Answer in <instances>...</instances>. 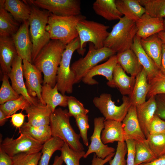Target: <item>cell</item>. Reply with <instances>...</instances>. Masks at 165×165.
<instances>
[{"label": "cell", "mask_w": 165, "mask_h": 165, "mask_svg": "<svg viewBox=\"0 0 165 165\" xmlns=\"http://www.w3.org/2000/svg\"><path fill=\"white\" fill-rule=\"evenodd\" d=\"M117 64L116 55L115 54L110 57L105 62L97 65L89 71L82 81L89 85L97 84L98 82L93 78L96 75H101L105 77L108 82H110L112 80L114 70Z\"/></svg>", "instance_id": "ac0fdd59"}, {"label": "cell", "mask_w": 165, "mask_h": 165, "mask_svg": "<svg viewBox=\"0 0 165 165\" xmlns=\"http://www.w3.org/2000/svg\"><path fill=\"white\" fill-rule=\"evenodd\" d=\"M115 153V152L109 155L104 159L98 157L94 154L91 161V165H104L112 159L114 156Z\"/></svg>", "instance_id": "f907efd6"}, {"label": "cell", "mask_w": 165, "mask_h": 165, "mask_svg": "<svg viewBox=\"0 0 165 165\" xmlns=\"http://www.w3.org/2000/svg\"><path fill=\"white\" fill-rule=\"evenodd\" d=\"M140 39V38L136 35L131 49L136 55L140 63L145 71L148 82L157 75L160 70L153 61L142 48Z\"/></svg>", "instance_id": "44dd1931"}, {"label": "cell", "mask_w": 165, "mask_h": 165, "mask_svg": "<svg viewBox=\"0 0 165 165\" xmlns=\"http://www.w3.org/2000/svg\"><path fill=\"white\" fill-rule=\"evenodd\" d=\"M149 134L165 132V120L155 115L148 127Z\"/></svg>", "instance_id": "bcb514c9"}, {"label": "cell", "mask_w": 165, "mask_h": 165, "mask_svg": "<svg viewBox=\"0 0 165 165\" xmlns=\"http://www.w3.org/2000/svg\"><path fill=\"white\" fill-rule=\"evenodd\" d=\"M116 53L113 50L105 47L96 49L93 43L90 42L88 51L86 56L75 61L71 66L75 76V84L81 81L86 73L98 63Z\"/></svg>", "instance_id": "ba28073f"}, {"label": "cell", "mask_w": 165, "mask_h": 165, "mask_svg": "<svg viewBox=\"0 0 165 165\" xmlns=\"http://www.w3.org/2000/svg\"><path fill=\"white\" fill-rule=\"evenodd\" d=\"M68 111L61 108H56L51 114L50 126L52 137H58L72 149L83 151L84 149L80 142V136L77 134L70 122Z\"/></svg>", "instance_id": "7a4b0ae2"}, {"label": "cell", "mask_w": 165, "mask_h": 165, "mask_svg": "<svg viewBox=\"0 0 165 165\" xmlns=\"http://www.w3.org/2000/svg\"><path fill=\"white\" fill-rule=\"evenodd\" d=\"M64 161L61 156H56L54 158L53 163L52 165H62Z\"/></svg>", "instance_id": "9f6ffc18"}, {"label": "cell", "mask_w": 165, "mask_h": 165, "mask_svg": "<svg viewBox=\"0 0 165 165\" xmlns=\"http://www.w3.org/2000/svg\"><path fill=\"white\" fill-rule=\"evenodd\" d=\"M5 9L19 23L28 20L31 13V6L25 1L20 0H5Z\"/></svg>", "instance_id": "f1b7e54d"}, {"label": "cell", "mask_w": 165, "mask_h": 165, "mask_svg": "<svg viewBox=\"0 0 165 165\" xmlns=\"http://www.w3.org/2000/svg\"><path fill=\"white\" fill-rule=\"evenodd\" d=\"M60 151L61 156L66 165H80V160L86 153L84 151H77L72 149L65 143Z\"/></svg>", "instance_id": "f35d334b"}, {"label": "cell", "mask_w": 165, "mask_h": 165, "mask_svg": "<svg viewBox=\"0 0 165 165\" xmlns=\"http://www.w3.org/2000/svg\"><path fill=\"white\" fill-rule=\"evenodd\" d=\"M163 21V18L153 17L145 13L135 22L136 35L144 39L164 31Z\"/></svg>", "instance_id": "e0dca14e"}, {"label": "cell", "mask_w": 165, "mask_h": 165, "mask_svg": "<svg viewBox=\"0 0 165 165\" xmlns=\"http://www.w3.org/2000/svg\"><path fill=\"white\" fill-rule=\"evenodd\" d=\"M93 9L97 14L108 21L119 20L123 16L116 7L115 0H96Z\"/></svg>", "instance_id": "f546056e"}, {"label": "cell", "mask_w": 165, "mask_h": 165, "mask_svg": "<svg viewBox=\"0 0 165 165\" xmlns=\"http://www.w3.org/2000/svg\"><path fill=\"white\" fill-rule=\"evenodd\" d=\"M119 20L113 26L104 45V47L117 53L131 49L137 31L135 22L125 16Z\"/></svg>", "instance_id": "277c9868"}, {"label": "cell", "mask_w": 165, "mask_h": 165, "mask_svg": "<svg viewBox=\"0 0 165 165\" xmlns=\"http://www.w3.org/2000/svg\"><path fill=\"white\" fill-rule=\"evenodd\" d=\"M30 105L28 101L22 95H20L16 99L9 101L1 105L0 109L9 118L18 110H24Z\"/></svg>", "instance_id": "8d00e7d4"}, {"label": "cell", "mask_w": 165, "mask_h": 165, "mask_svg": "<svg viewBox=\"0 0 165 165\" xmlns=\"http://www.w3.org/2000/svg\"><path fill=\"white\" fill-rule=\"evenodd\" d=\"M157 35L163 43L165 44V31H163L158 33Z\"/></svg>", "instance_id": "6f0895ef"}, {"label": "cell", "mask_w": 165, "mask_h": 165, "mask_svg": "<svg viewBox=\"0 0 165 165\" xmlns=\"http://www.w3.org/2000/svg\"><path fill=\"white\" fill-rule=\"evenodd\" d=\"M109 28L108 26L86 19L79 21L76 27L80 41L79 53L83 55L85 51L84 45L86 42L92 43L97 49L104 47L109 33L108 31Z\"/></svg>", "instance_id": "52a82bcc"}, {"label": "cell", "mask_w": 165, "mask_h": 165, "mask_svg": "<svg viewBox=\"0 0 165 165\" xmlns=\"http://www.w3.org/2000/svg\"><path fill=\"white\" fill-rule=\"evenodd\" d=\"M146 139L157 158L165 155V132L149 134Z\"/></svg>", "instance_id": "74e56055"}, {"label": "cell", "mask_w": 165, "mask_h": 165, "mask_svg": "<svg viewBox=\"0 0 165 165\" xmlns=\"http://www.w3.org/2000/svg\"><path fill=\"white\" fill-rule=\"evenodd\" d=\"M8 117L0 109V126H3L7 120Z\"/></svg>", "instance_id": "11a10c76"}, {"label": "cell", "mask_w": 165, "mask_h": 165, "mask_svg": "<svg viewBox=\"0 0 165 165\" xmlns=\"http://www.w3.org/2000/svg\"><path fill=\"white\" fill-rule=\"evenodd\" d=\"M68 113L70 117L74 118L80 115H87L89 111L85 108L83 105L74 97L68 96Z\"/></svg>", "instance_id": "7bdbcfd3"}, {"label": "cell", "mask_w": 165, "mask_h": 165, "mask_svg": "<svg viewBox=\"0 0 165 165\" xmlns=\"http://www.w3.org/2000/svg\"><path fill=\"white\" fill-rule=\"evenodd\" d=\"M20 134L16 138L6 137L2 140L0 148L11 157L21 153H34L41 150L43 143L26 134Z\"/></svg>", "instance_id": "30bf717a"}, {"label": "cell", "mask_w": 165, "mask_h": 165, "mask_svg": "<svg viewBox=\"0 0 165 165\" xmlns=\"http://www.w3.org/2000/svg\"><path fill=\"white\" fill-rule=\"evenodd\" d=\"M116 55L118 63L124 71L136 78L143 67L133 50L131 49L118 53Z\"/></svg>", "instance_id": "4316f807"}, {"label": "cell", "mask_w": 165, "mask_h": 165, "mask_svg": "<svg viewBox=\"0 0 165 165\" xmlns=\"http://www.w3.org/2000/svg\"><path fill=\"white\" fill-rule=\"evenodd\" d=\"M122 100V103L117 106L112 101L110 94L102 93L99 97H94L93 102L105 119L122 122L131 105L129 97L123 96Z\"/></svg>", "instance_id": "9c48e42d"}, {"label": "cell", "mask_w": 165, "mask_h": 165, "mask_svg": "<svg viewBox=\"0 0 165 165\" xmlns=\"http://www.w3.org/2000/svg\"><path fill=\"white\" fill-rule=\"evenodd\" d=\"M19 129L20 133L26 134L43 144L52 137L50 125L35 127L27 122Z\"/></svg>", "instance_id": "d6a6232c"}, {"label": "cell", "mask_w": 165, "mask_h": 165, "mask_svg": "<svg viewBox=\"0 0 165 165\" xmlns=\"http://www.w3.org/2000/svg\"><path fill=\"white\" fill-rule=\"evenodd\" d=\"M5 0H0V37H12L20 26L4 8Z\"/></svg>", "instance_id": "1f68e13d"}, {"label": "cell", "mask_w": 165, "mask_h": 165, "mask_svg": "<svg viewBox=\"0 0 165 165\" xmlns=\"http://www.w3.org/2000/svg\"><path fill=\"white\" fill-rule=\"evenodd\" d=\"M12 157L0 148V165H12Z\"/></svg>", "instance_id": "816d5d0a"}, {"label": "cell", "mask_w": 165, "mask_h": 165, "mask_svg": "<svg viewBox=\"0 0 165 165\" xmlns=\"http://www.w3.org/2000/svg\"><path fill=\"white\" fill-rule=\"evenodd\" d=\"M9 77L6 74L4 75L2 83L0 89V104L18 99L20 97L10 85Z\"/></svg>", "instance_id": "ab89813d"}, {"label": "cell", "mask_w": 165, "mask_h": 165, "mask_svg": "<svg viewBox=\"0 0 165 165\" xmlns=\"http://www.w3.org/2000/svg\"><path fill=\"white\" fill-rule=\"evenodd\" d=\"M80 47L79 37L66 45L62 55L56 77V85L59 91L63 95L73 92L75 76L71 70L70 63L74 52Z\"/></svg>", "instance_id": "8992f818"}, {"label": "cell", "mask_w": 165, "mask_h": 165, "mask_svg": "<svg viewBox=\"0 0 165 165\" xmlns=\"http://www.w3.org/2000/svg\"><path fill=\"white\" fill-rule=\"evenodd\" d=\"M149 88L147 75L143 68L136 77L133 90L128 97L131 105L137 106L145 102Z\"/></svg>", "instance_id": "d4e9b609"}, {"label": "cell", "mask_w": 165, "mask_h": 165, "mask_svg": "<svg viewBox=\"0 0 165 165\" xmlns=\"http://www.w3.org/2000/svg\"><path fill=\"white\" fill-rule=\"evenodd\" d=\"M136 106L137 117L146 138L149 135L148 127L155 115L157 106L155 96L151 97L145 102Z\"/></svg>", "instance_id": "603a6c76"}, {"label": "cell", "mask_w": 165, "mask_h": 165, "mask_svg": "<svg viewBox=\"0 0 165 165\" xmlns=\"http://www.w3.org/2000/svg\"><path fill=\"white\" fill-rule=\"evenodd\" d=\"M125 142L127 149L126 165H135L136 141L132 139H127Z\"/></svg>", "instance_id": "7dc6e473"}, {"label": "cell", "mask_w": 165, "mask_h": 165, "mask_svg": "<svg viewBox=\"0 0 165 165\" xmlns=\"http://www.w3.org/2000/svg\"><path fill=\"white\" fill-rule=\"evenodd\" d=\"M27 114V122L35 127L50 125L52 111L46 105L39 102L35 105H30L24 109Z\"/></svg>", "instance_id": "ffe728a7"}, {"label": "cell", "mask_w": 165, "mask_h": 165, "mask_svg": "<svg viewBox=\"0 0 165 165\" xmlns=\"http://www.w3.org/2000/svg\"><path fill=\"white\" fill-rule=\"evenodd\" d=\"M42 155L41 152L21 153L12 157V165H38Z\"/></svg>", "instance_id": "60d3db41"}, {"label": "cell", "mask_w": 165, "mask_h": 165, "mask_svg": "<svg viewBox=\"0 0 165 165\" xmlns=\"http://www.w3.org/2000/svg\"><path fill=\"white\" fill-rule=\"evenodd\" d=\"M122 122L125 140L131 139L137 142L147 139L137 117L136 106L131 105Z\"/></svg>", "instance_id": "2e32d148"}, {"label": "cell", "mask_w": 165, "mask_h": 165, "mask_svg": "<svg viewBox=\"0 0 165 165\" xmlns=\"http://www.w3.org/2000/svg\"><path fill=\"white\" fill-rule=\"evenodd\" d=\"M50 13L33 5L31 6V13L28 21L33 44L32 63L41 50L50 40V35L46 30Z\"/></svg>", "instance_id": "5b68a950"}, {"label": "cell", "mask_w": 165, "mask_h": 165, "mask_svg": "<svg viewBox=\"0 0 165 165\" xmlns=\"http://www.w3.org/2000/svg\"><path fill=\"white\" fill-rule=\"evenodd\" d=\"M85 19L86 17L82 14L61 16L50 13L46 30L51 39L59 40L67 45L79 36L77 24Z\"/></svg>", "instance_id": "3957f363"}, {"label": "cell", "mask_w": 165, "mask_h": 165, "mask_svg": "<svg viewBox=\"0 0 165 165\" xmlns=\"http://www.w3.org/2000/svg\"><path fill=\"white\" fill-rule=\"evenodd\" d=\"M74 118L79 131L80 137L84 144L87 146L89 144L87 132L90 127L88 123V116L87 115H80Z\"/></svg>", "instance_id": "ee69618b"}, {"label": "cell", "mask_w": 165, "mask_h": 165, "mask_svg": "<svg viewBox=\"0 0 165 165\" xmlns=\"http://www.w3.org/2000/svg\"><path fill=\"white\" fill-rule=\"evenodd\" d=\"M150 88L147 97L149 98L159 94H165V75L160 71L154 78L149 81Z\"/></svg>", "instance_id": "b9f144b4"}, {"label": "cell", "mask_w": 165, "mask_h": 165, "mask_svg": "<svg viewBox=\"0 0 165 165\" xmlns=\"http://www.w3.org/2000/svg\"><path fill=\"white\" fill-rule=\"evenodd\" d=\"M26 116H27L24 115L21 112L15 113L10 117H11V122L14 127L20 128L24 123Z\"/></svg>", "instance_id": "681fc988"}, {"label": "cell", "mask_w": 165, "mask_h": 165, "mask_svg": "<svg viewBox=\"0 0 165 165\" xmlns=\"http://www.w3.org/2000/svg\"><path fill=\"white\" fill-rule=\"evenodd\" d=\"M42 97L45 104L51 108L52 113L58 106L63 107L68 106V96L59 93L56 84L53 87L48 84H43Z\"/></svg>", "instance_id": "484cf974"}, {"label": "cell", "mask_w": 165, "mask_h": 165, "mask_svg": "<svg viewBox=\"0 0 165 165\" xmlns=\"http://www.w3.org/2000/svg\"><path fill=\"white\" fill-rule=\"evenodd\" d=\"M139 165H165V155L157 158L149 162Z\"/></svg>", "instance_id": "f5cc1de1"}, {"label": "cell", "mask_w": 165, "mask_h": 165, "mask_svg": "<svg viewBox=\"0 0 165 165\" xmlns=\"http://www.w3.org/2000/svg\"><path fill=\"white\" fill-rule=\"evenodd\" d=\"M105 120L104 117H96L94 119V130L90 137V144L83 158H86L90 154L94 153L98 157L104 159L115 152L114 148L104 144L101 139V134L104 127Z\"/></svg>", "instance_id": "7c38bea8"}, {"label": "cell", "mask_w": 165, "mask_h": 165, "mask_svg": "<svg viewBox=\"0 0 165 165\" xmlns=\"http://www.w3.org/2000/svg\"><path fill=\"white\" fill-rule=\"evenodd\" d=\"M156 158L147 139L136 141L135 165L148 163Z\"/></svg>", "instance_id": "e575fe53"}, {"label": "cell", "mask_w": 165, "mask_h": 165, "mask_svg": "<svg viewBox=\"0 0 165 165\" xmlns=\"http://www.w3.org/2000/svg\"><path fill=\"white\" fill-rule=\"evenodd\" d=\"M23 75L25 79V85L29 94L31 97H37L39 101L45 104L42 97L43 82L42 72L32 63L26 60H23ZM46 105V104H45Z\"/></svg>", "instance_id": "4fadbf2b"}, {"label": "cell", "mask_w": 165, "mask_h": 165, "mask_svg": "<svg viewBox=\"0 0 165 165\" xmlns=\"http://www.w3.org/2000/svg\"><path fill=\"white\" fill-rule=\"evenodd\" d=\"M157 108L155 114L165 120V94L155 96Z\"/></svg>", "instance_id": "c3c4849f"}, {"label": "cell", "mask_w": 165, "mask_h": 165, "mask_svg": "<svg viewBox=\"0 0 165 165\" xmlns=\"http://www.w3.org/2000/svg\"><path fill=\"white\" fill-rule=\"evenodd\" d=\"M66 46L59 40L51 39L33 62L43 74V84H48L52 87L55 86L58 69Z\"/></svg>", "instance_id": "6da1fadb"}, {"label": "cell", "mask_w": 165, "mask_h": 165, "mask_svg": "<svg viewBox=\"0 0 165 165\" xmlns=\"http://www.w3.org/2000/svg\"><path fill=\"white\" fill-rule=\"evenodd\" d=\"M29 28L28 21L24 22L12 37L18 56L23 60H26L32 63L33 44L30 37Z\"/></svg>", "instance_id": "5bb4252c"}, {"label": "cell", "mask_w": 165, "mask_h": 165, "mask_svg": "<svg viewBox=\"0 0 165 165\" xmlns=\"http://www.w3.org/2000/svg\"><path fill=\"white\" fill-rule=\"evenodd\" d=\"M116 7L124 16L136 22L145 13L139 0H116Z\"/></svg>", "instance_id": "4dcf8cb0"}, {"label": "cell", "mask_w": 165, "mask_h": 165, "mask_svg": "<svg viewBox=\"0 0 165 165\" xmlns=\"http://www.w3.org/2000/svg\"><path fill=\"white\" fill-rule=\"evenodd\" d=\"M28 2L38 8L57 16H69L81 14L79 0H32Z\"/></svg>", "instance_id": "8fae6325"}, {"label": "cell", "mask_w": 165, "mask_h": 165, "mask_svg": "<svg viewBox=\"0 0 165 165\" xmlns=\"http://www.w3.org/2000/svg\"><path fill=\"white\" fill-rule=\"evenodd\" d=\"M136 78L127 75L118 63L113 74L112 81L107 84L111 87H116L123 96H129L132 93L135 82Z\"/></svg>", "instance_id": "7402d4cb"}, {"label": "cell", "mask_w": 165, "mask_h": 165, "mask_svg": "<svg viewBox=\"0 0 165 165\" xmlns=\"http://www.w3.org/2000/svg\"><path fill=\"white\" fill-rule=\"evenodd\" d=\"M161 72L165 75V44L162 45V56L161 65L160 68Z\"/></svg>", "instance_id": "db71d44e"}, {"label": "cell", "mask_w": 165, "mask_h": 165, "mask_svg": "<svg viewBox=\"0 0 165 165\" xmlns=\"http://www.w3.org/2000/svg\"><path fill=\"white\" fill-rule=\"evenodd\" d=\"M164 31H165V20L163 21Z\"/></svg>", "instance_id": "680465c9"}, {"label": "cell", "mask_w": 165, "mask_h": 165, "mask_svg": "<svg viewBox=\"0 0 165 165\" xmlns=\"http://www.w3.org/2000/svg\"><path fill=\"white\" fill-rule=\"evenodd\" d=\"M142 47L146 53L160 68L162 56L163 42L157 34L146 38L141 39Z\"/></svg>", "instance_id": "83f0119b"}, {"label": "cell", "mask_w": 165, "mask_h": 165, "mask_svg": "<svg viewBox=\"0 0 165 165\" xmlns=\"http://www.w3.org/2000/svg\"><path fill=\"white\" fill-rule=\"evenodd\" d=\"M17 55L12 37H0V65L4 75L10 72L13 60Z\"/></svg>", "instance_id": "d6986e66"}, {"label": "cell", "mask_w": 165, "mask_h": 165, "mask_svg": "<svg viewBox=\"0 0 165 165\" xmlns=\"http://www.w3.org/2000/svg\"><path fill=\"white\" fill-rule=\"evenodd\" d=\"M104 127L101 138L103 143L106 145L115 141L125 142V139L122 122L118 121L105 119Z\"/></svg>", "instance_id": "cb8c5ba5"}, {"label": "cell", "mask_w": 165, "mask_h": 165, "mask_svg": "<svg viewBox=\"0 0 165 165\" xmlns=\"http://www.w3.org/2000/svg\"><path fill=\"white\" fill-rule=\"evenodd\" d=\"M144 7L145 13L158 18L165 17V0H139Z\"/></svg>", "instance_id": "d590c367"}, {"label": "cell", "mask_w": 165, "mask_h": 165, "mask_svg": "<svg viewBox=\"0 0 165 165\" xmlns=\"http://www.w3.org/2000/svg\"><path fill=\"white\" fill-rule=\"evenodd\" d=\"M127 152L125 142H118L114 157L108 162L109 165H126L125 157Z\"/></svg>", "instance_id": "f6af8a7d"}, {"label": "cell", "mask_w": 165, "mask_h": 165, "mask_svg": "<svg viewBox=\"0 0 165 165\" xmlns=\"http://www.w3.org/2000/svg\"><path fill=\"white\" fill-rule=\"evenodd\" d=\"M23 59L18 55L15 58L11 70L8 74L11 82V86L19 95H22L30 105H35L39 102L38 99L31 96L28 94L23 79Z\"/></svg>", "instance_id": "9a60e30c"}, {"label": "cell", "mask_w": 165, "mask_h": 165, "mask_svg": "<svg viewBox=\"0 0 165 165\" xmlns=\"http://www.w3.org/2000/svg\"><path fill=\"white\" fill-rule=\"evenodd\" d=\"M64 142L57 137H52L45 142L41 149L42 155L38 165H49L53 153L57 150L61 151Z\"/></svg>", "instance_id": "836d02e7"}]
</instances>
